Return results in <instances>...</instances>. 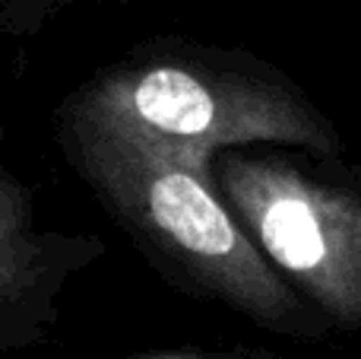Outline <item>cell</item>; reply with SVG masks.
Instances as JSON below:
<instances>
[{"mask_svg": "<svg viewBox=\"0 0 361 359\" xmlns=\"http://www.w3.org/2000/svg\"><path fill=\"white\" fill-rule=\"evenodd\" d=\"M63 108L200 169H212L216 153L247 143L301 146L317 156L343 150L333 121L282 73L193 54L108 70Z\"/></svg>", "mask_w": 361, "mask_h": 359, "instance_id": "obj_2", "label": "cell"}, {"mask_svg": "<svg viewBox=\"0 0 361 359\" xmlns=\"http://www.w3.org/2000/svg\"><path fill=\"white\" fill-rule=\"evenodd\" d=\"M67 264V248L35 229L29 191L0 163V350L42 334Z\"/></svg>", "mask_w": 361, "mask_h": 359, "instance_id": "obj_4", "label": "cell"}, {"mask_svg": "<svg viewBox=\"0 0 361 359\" xmlns=\"http://www.w3.org/2000/svg\"><path fill=\"white\" fill-rule=\"evenodd\" d=\"M61 134L111 216L193 293L292 337H324L333 322L314 309L254 245L216 188L212 169L187 165L63 108Z\"/></svg>", "mask_w": 361, "mask_h": 359, "instance_id": "obj_1", "label": "cell"}, {"mask_svg": "<svg viewBox=\"0 0 361 359\" xmlns=\"http://www.w3.org/2000/svg\"><path fill=\"white\" fill-rule=\"evenodd\" d=\"M137 359H269L267 353H156Z\"/></svg>", "mask_w": 361, "mask_h": 359, "instance_id": "obj_5", "label": "cell"}, {"mask_svg": "<svg viewBox=\"0 0 361 359\" xmlns=\"http://www.w3.org/2000/svg\"><path fill=\"white\" fill-rule=\"evenodd\" d=\"M212 178L269 264L333 328L361 331V188L247 153H225Z\"/></svg>", "mask_w": 361, "mask_h": 359, "instance_id": "obj_3", "label": "cell"}]
</instances>
